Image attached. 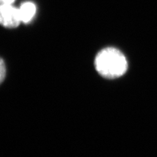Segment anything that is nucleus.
<instances>
[{
    "label": "nucleus",
    "mask_w": 157,
    "mask_h": 157,
    "mask_svg": "<svg viewBox=\"0 0 157 157\" xmlns=\"http://www.w3.org/2000/svg\"><path fill=\"white\" fill-rule=\"evenodd\" d=\"M6 67L5 62L2 58H0V84L3 81L5 77H6Z\"/></svg>",
    "instance_id": "20e7f679"
},
{
    "label": "nucleus",
    "mask_w": 157,
    "mask_h": 157,
    "mask_svg": "<svg viewBox=\"0 0 157 157\" xmlns=\"http://www.w3.org/2000/svg\"><path fill=\"white\" fill-rule=\"evenodd\" d=\"M19 12L22 22L26 24L30 22L35 16L36 7L32 2H27L21 5L19 8Z\"/></svg>",
    "instance_id": "7ed1b4c3"
},
{
    "label": "nucleus",
    "mask_w": 157,
    "mask_h": 157,
    "mask_svg": "<svg viewBox=\"0 0 157 157\" xmlns=\"http://www.w3.org/2000/svg\"><path fill=\"white\" fill-rule=\"evenodd\" d=\"M14 0H0V5H12Z\"/></svg>",
    "instance_id": "39448f33"
},
{
    "label": "nucleus",
    "mask_w": 157,
    "mask_h": 157,
    "mask_svg": "<svg viewBox=\"0 0 157 157\" xmlns=\"http://www.w3.org/2000/svg\"><path fill=\"white\" fill-rule=\"evenodd\" d=\"M94 64L98 73L107 78L120 77L128 69L127 60L123 54L113 47L104 48L98 52Z\"/></svg>",
    "instance_id": "f257e3e1"
},
{
    "label": "nucleus",
    "mask_w": 157,
    "mask_h": 157,
    "mask_svg": "<svg viewBox=\"0 0 157 157\" xmlns=\"http://www.w3.org/2000/svg\"><path fill=\"white\" fill-rule=\"evenodd\" d=\"M21 18L19 9L12 5H0V24L9 28L17 27L21 23Z\"/></svg>",
    "instance_id": "f03ea898"
}]
</instances>
